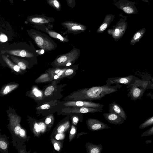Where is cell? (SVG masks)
<instances>
[{
  "instance_id": "6da1fadb",
  "label": "cell",
  "mask_w": 153,
  "mask_h": 153,
  "mask_svg": "<svg viewBox=\"0 0 153 153\" xmlns=\"http://www.w3.org/2000/svg\"><path fill=\"white\" fill-rule=\"evenodd\" d=\"M115 91L114 89H104L101 87H94L88 89L75 92L68 96L67 99L68 100H100L107 95Z\"/></svg>"
},
{
  "instance_id": "7a4b0ae2",
  "label": "cell",
  "mask_w": 153,
  "mask_h": 153,
  "mask_svg": "<svg viewBox=\"0 0 153 153\" xmlns=\"http://www.w3.org/2000/svg\"><path fill=\"white\" fill-rule=\"evenodd\" d=\"M29 35L39 48L46 51H50L57 47L56 43L46 34L33 29L27 31Z\"/></svg>"
},
{
  "instance_id": "3957f363",
  "label": "cell",
  "mask_w": 153,
  "mask_h": 153,
  "mask_svg": "<svg viewBox=\"0 0 153 153\" xmlns=\"http://www.w3.org/2000/svg\"><path fill=\"white\" fill-rule=\"evenodd\" d=\"M11 48L7 47V48L3 47L1 50V54H6L19 56L26 58H33L36 57V53L32 48L27 49L23 48Z\"/></svg>"
},
{
  "instance_id": "277c9868",
  "label": "cell",
  "mask_w": 153,
  "mask_h": 153,
  "mask_svg": "<svg viewBox=\"0 0 153 153\" xmlns=\"http://www.w3.org/2000/svg\"><path fill=\"white\" fill-rule=\"evenodd\" d=\"M26 21L33 25L34 27L46 26L51 28L53 27L55 19L53 17L45 16L44 14L35 15L28 16Z\"/></svg>"
},
{
  "instance_id": "5b68a950",
  "label": "cell",
  "mask_w": 153,
  "mask_h": 153,
  "mask_svg": "<svg viewBox=\"0 0 153 153\" xmlns=\"http://www.w3.org/2000/svg\"><path fill=\"white\" fill-rule=\"evenodd\" d=\"M113 4L128 15L137 14L138 10L135 5L136 3L128 0H113Z\"/></svg>"
},
{
  "instance_id": "8992f818",
  "label": "cell",
  "mask_w": 153,
  "mask_h": 153,
  "mask_svg": "<svg viewBox=\"0 0 153 153\" xmlns=\"http://www.w3.org/2000/svg\"><path fill=\"white\" fill-rule=\"evenodd\" d=\"M146 84H142L141 86L137 84H133L127 95L128 97H130L131 100L134 101L137 99L141 100V98L146 90Z\"/></svg>"
},
{
  "instance_id": "52a82bcc",
  "label": "cell",
  "mask_w": 153,
  "mask_h": 153,
  "mask_svg": "<svg viewBox=\"0 0 153 153\" xmlns=\"http://www.w3.org/2000/svg\"><path fill=\"white\" fill-rule=\"evenodd\" d=\"M67 107H83L93 108H102L104 105L98 103L85 100H68L63 104Z\"/></svg>"
},
{
  "instance_id": "ba28073f",
  "label": "cell",
  "mask_w": 153,
  "mask_h": 153,
  "mask_svg": "<svg viewBox=\"0 0 153 153\" xmlns=\"http://www.w3.org/2000/svg\"><path fill=\"white\" fill-rule=\"evenodd\" d=\"M66 112L71 114H74L93 113L102 111V108H93L83 107H67Z\"/></svg>"
},
{
  "instance_id": "9c48e42d",
  "label": "cell",
  "mask_w": 153,
  "mask_h": 153,
  "mask_svg": "<svg viewBox=\"0 0 153 153\" xmlns=\"http://www.w3.org/2000/svg\"><path fill=\"white\" fill-rule=\"evenodd\" d=\"M86 124L88 129L92 131H97L108 129L111 127L99 120L90 118L86 120Z\"/></svg>"
},
{
  "instance_id": "30bf717a",
  "label": "cell",
  "mask_w": 153,
  "mask_h": 153,
  "mask_svg": "<svg viewBox=\"0 0 153 153\" xmlns=\"http://www.w3.org/2000/svg\"><path fill=\"white\" fill-rule=\"evenodd\" d=\"M104 118L108 122L114 125H120L125 122V120L117 114L109 112L103 114Z\"/></svg>"
},
{
  "instance_id": "8fae6325",
  "label": "cell",
  "mask_w": 153,
  "mask_h": 153,
  "mask_svg": "<svg viewBox=\"0 0 153 153\" xmlns=\"http://www.w3.org/2000/svg\"><path fill=\"white\" fill-rule=\"evenodd\" d=\"M108 111L115 113L123 118L125 120L127 119V116L123 108L119 104L114 102L109 105Z\"/></svg>"
},
{
  "instance_id": "7c38bea8",
  "label": "cell",
  "mask_w": 153,
  "mask_h": 153,
  "mask_svg": "<svg viewBox=\"0 0 153 153\" xmlns=\"http://www.w3.org/2000/svg\"><path fill=\"white\" fill-rule=\"evenodd\" d=\"M3 61L15 73L22 74V72L19 67L15 63L11 60L9 57V55L1 54Z\"/></svg>"
},
{
  "instance_id": "4fadbf2b",
  "label": "cell",
  "mask_w": 153,
  "mask_h": 153,
  "mask_svg": "<svg viewBox=\"0 0 153 153\" xmlns=\"http://www.w3.org/2000/svg\"><path fill=\"white\" fill-rule=\"evenodd\" d=\"M9 57L13 62L15 63L20 68L22 71H25L29 68V62L24 59H21L16 56L9 55Z\"/></svg>"
},
{
  "instance_id": "5bb4252c",
  "label": "cell",
  "mask_w": 153,
  "mask_h": 153,
  "mask_svg": "<svg viewBox=\"0 0 153 153\" xmlns=\"http://www.w3.org/2000/svg\"><path fill=\"white\" fill-rule=\"evenodd\" d=\"M61 25L67 28L68 30H80L85 28L83 25L71 21H65L62 23Z\"/></svg>"
},
{
  "instance_id": "9a60e30c",
  "label": "cell",
  "mask_w": 153,
  "mask_h": 153,
  "mask_svg": "<svg viewBox=\"0 0 153 153\" xmlns=\"http://www.w3.org/2000/svg\"><path fill=\"white\" fill-rule=\"evenodd\" d=\"M85 146L88 153H101L103 149L102 146L101 144L96 145L88 142Z\"/></svg>"
},
{
  "instance_id": "2e32d148",
  "label": "cell",
  "mask_w": 153,
  "mask_h": 153,
  "mask_svg": "<svg viewBox=\"0 0 153 153\" xmlns=\"http://www.w3.org/2000/svg\"><path fill=\"white\" fill-rule=\"evenodd\" d=\"M115 16L112 14H107L103 20V22L99 27V30L103 31L114 20Z\"/></svg>"
},
{
  "instance_id": "e0dca14e",
  "label": "cell",
  "mask_w": 153,
  "mask_h": 153,
  "mask_svg": "<svg viewBox=\"0 0 153 153\" xmlns=\"http://www.w3.org/2000/svg\"><path fill=\"white\" fill-rule=\"evenodd\" d=\"M146 31L145 28H143L137 31L132 36L130 41L131 45H134L142 38Z\"/></svg>"
},
{
  "instance_id": "ac0fdd59",
  "label": "cell",
  "mask_w": 153,
  "mask_h": 153,
  "mask_svg": "<svg viewBox=\"0 0 153 153\" xmlns=\"http://www.w3.org/2000/svg\"><path fill=\"white\" fill-rule=\"evenodd\" d=\"M51 74L48 72H45L41 75L35 81V83H42L53 82L54 81Z\"/></svg>"
},
{
  "instance_id": "d6986e66",
  "label": "cell",
  "mask_w": 153,
  "mask_h": 153,
  "mask_svg": "<svg viewBox=\"0 0 153 153\" xmlns=\"http://www.w3.org/2000/svg\"><path fill=\"white\" fill-rule=\"evenodd\" d=\"M17 83H10L4 85L1 90L2 93L6 95L16 88L19 86Z\"/></svg>"
},
{
  "instance_id": "ffe728a7",
  "label": "cell",
  "mask_w": 153,
  "mask_h": 153,
  "mask_svg": "<svg viewBox=\"0 0 153 153\" xmlns=\"http://www.w3.org/2000/svg\"><path fill=\"white\" fill-rule=\"evenodd\" d=\"M70 115H71L72 124L76 126L79 122H82L83 119L82 114H74Z\"/></svg>"
},
{
  "instance_id": "44dd1931",
  "label": "cell",
  "mask_w": 153,
  "mask_h": 153,
  "mask_svg": "<svg viewBox=\"0 0 153 153\" xmlns=\"http://www.w3.org/2000/svg\"><path fill=\"white\" fill-rule=\"evenodd\" d=\"M70 126V120H67L59 126L57 129V132L59 133H62L68 130Z\"/></svg>"
},
{
  "instance_id": "7402d4cb",
  "label": "cell",
  "mask_w": 153,
  "mask_h": 153,
  "mask_svg": "<svg viewBox=\"0 0 153 153\" xmlns=\"http://www.w3.org/2000/svg\"><path fill=\"white\" fill-rule=\"evenodd\" d=\"M47 3L57 11H60L61 9L60 2L58 0H47Z\"/></svg>"
},
{
  "instance_id": "603a6c76",
  "label": "cell",
  "mask_w": 153,
  "mask_h": 153,
  "mask_svg": "<svg viewBox=\"0 0 153 153\" xmlns=\"http://www.w3.org/2000/svg\"><path fill=\"white\" fill-rule=\"evenodd\" d=\"M153 125V116L146 119L139 126L140 129H142Z\"/></svg>"
},
{
  "instance_id": "cb8c5ba5",
  "label": "cell",
  "mask_w": 153,
  "mask_h": 153,
  "mask_svg": "<svg viewBox=\"0 0 153 153\" xmlns=\"http://www.w3.org/2000/svg\"><path fill=\"white\" fill-rule=\"evenodd\" d=\"M77 129L76 126L72 124L69 135V141H71L74 138L77 134Z\"/></svg>"
},
{
  "instance_id": "d4e9b609",
  "label": "cell",
  "mask_w": 153,
  "mask_h": 153,
  "mask_svg": "<svg viewBox=\"0 0 153 153\" xmlns=\"http://www.w3.org/2000/svg\"><path fill=\"white\" fill-rule=\"evenodd\" d=\"M54 88L53 85L48 86L45 89L44 94L45 96L50 95L54 91Z\"/></svg>"
},
{
  "instance_id": "484cf974",
  "label": "cell",
  "mask_w": 153,
  "mask_h": 153,
  "mask_svg": "<svg viewBox=\"0 0 153 153\" xmlns=\"http://www.w3.org/2000/svg\"><path fill=\"white\" fill-rule=\"evenodd\" d=\"M153 135V126L149 129L143 133L141 134L142 137H146Z\"/></svg>"
},
{
  "instance_id": "4316f807",
  "label": "cell",
  "mask_w": 153,
  "mask_h": 153,
  "mask_svg": "<svg viewBox=\"0 0 153 153\" xmlns=\"http://www.w3.org/2000/svg\"><path fill=\"white\" fill-rule=\"evenodd\" d=\"M68 6L71 8H74L76 5L75 0H66Z\"/></svg>"
},
{
  "instance_id": "83f0119b",
  "label": "cell",
  "mask_w": 153,
  "mask_h": 153,
  "mask_svg": "<svg viewBox=\"0 0 153 153\" xmlns=\"http://www.w3.org/2000/svg\"><path fill=\"white\" fill-rule=\"evenodd\" d=\"M7 36L3 33H1L0 36V40L1 42H5L7 41Z\"/></svg>"
},
{
  "instance_id": "f1b7e54d",
  "label": "cell",
  "mask_w": 153,
  "mask_h": 153,
  "mask_svg": "<svg viewBox=\"0 0 153 153\" xmlns=\"http://www.w3.org/2000/svg\"><path fill=\"white\" fill-rule=\"evenodd\" d=\"M33 92L34 95L36 97L40 96L42 95V93L40 91L38 90L36 88H34L33 89Z\"/></svg>"
},
{
  "instance_id": "f546056e",
  "label": "cell",
  "mask_w": 153,
  "mask_h": 153,
  "mask_svg": "<svg viewBox=\"0 0 153 153\" xmlns=\"http://www.w3.org/2000/svg\"><path fill=\"white\" fill-rule=\"evenodd\" d=\"M0 147L3 149H5L7 147V143L3 141H0Z\"/></svg>"
},
{
  "instance_id": "4dcf8cb0",
  "label": "cell",
  "mask_w": 153,
  "mask_h": 153,
  "mask_svg": "<svg viewBox=\"0 0 153 153\" xmlns=\"http://www.w3.org/2000/svg\"><path fill=\"white\" fill-rule=\"evenodd\" d=\"M56 139L57 140H62L65 137V135L62 133H59L56 136Z\"/></svg>"
},
{
  "instance_id": "1f68e13d",
  "label": "cell",
  "mask_w": 153,
  "mask_h": 153,
  "mask_svg": "<svg viewBox=\"0 0 153 153\" xmlns=\"http://www.w3.org/2000/svg\"><path fill=\"white\" fill-rule=\"evenodd\" d=\"M73 72V70L70 69H67L65 72V75L68 76L72 74Z\"/></svg>"
},
{
  "instance_id": "d6a6232c",
  "label": "cell",
  "mask_w": 153,
  "mask_h": 153,
  "mask_svg": "<svg viewBox=\"0 0 153 153\" xmlns=\"http://www.w3.org/2000/svg\"><path fill=\"white\" fill-rule=\"evenodd\" d=\"M39 125L40 128V131L43 132L45 129V126L44 124L42 123H39Z\"/></svg>"
},
{
  "instance_id": "836d02e7",
  "label": "cell",
  "mask_w": 153,
  "mask_h": 153,
  "mask_svg": "<svg viewBox=\"0 0 153 153\" xmlns=\"http://www.w3.org/2000/svg\"><path fill=\"white\" fill-rule=\"evenodd\" d=\"M21 128L19 126H16L14 128V132L16 134H19Z\"/></svg>"
},
{
  "instance_id": "e575fe53",
  "label": "cell",
  "mask_w": 153,
  "mask_h": 153,
  "mask_svg": "<svg viewBox=\"0 0 153 153\" xmlns=\"http://www.w3.org/2000/svg\"><path fill=\"white\" fill-rule=\"evenodd\" d=\"M34 128L35 131L37 132H39L40 131V128L39 124L35 123L34 125Z\"/></svg>"
},
{
  "instance_id": "d590c367",
  "label": "cell",
  "mask_w": 153,
  "mask_h": 153,
  "mask_svg": "<svg viewBox=\"0 0 153 153\" xmlns=\"http://www.w3.org/2000/svg\"><path fill=\"white\" fill-rule=\"evenodd\" d=\"M50 105L47 104H44L41 106V108L42 109H45L49 108H50Z\"/></svg>"
},
{
  "instance_id": "8d00e7d4",
  "label": "cell",
  "mask_w": 153,
  "mask_h": 153,
  "mask_svg": "<svg viewBox=\"0 0 153 153\" xmlns=\"http://www.w3.org/2000/svg\"><path fill=\"white\" fill-rule=\"evenodd\" d=\"M53 146L55 150L59 151L60 149V147L57 143H55L53 144Z\"/></svg>"
},
{
  "instance_id": "74e56055",
  "label": "cell",
  "mask_w": 153,
  "mask_h": 153,
  "mask_svg": "<svg viewBox=\"0 0 153 153\" xmlns=\"http://www.w3.org/2000/svg\"><path fill=\"white\" fill-rule=\"evenodd\" d=\"M19 134L21 137H24L25 134V131L23 129H21Z\"/></svg>"
},
{
  "instance_id": "f35d334b",
  "label": "cell",
  "mask_w": 153,
  "mask_h": 153,
  "mask_svg": "<svg viewBox=\"0 0 153 153\" xmlns=\"http://www.w3.org/2000/svg\"><path fill=\"white\" fill-rule=\"evenodd\" d=\"M51 119L49 118H47L45 120V123L47 124H48L51 122Z\"/></svg>"
},
{
  "instance_id": "ab89813d",
  "label": "cell",
  "mask_w": 153,
  "mask_h": 153,
  "mask_svg": "<svg viewBox=\"0 0 153 153\" xmlns=\"http://www.w3.org/2000/svg\"><path fill=\"white\" fill-rule=\"evenodd\" d=\"M148 96H149L150 97V98L152 100H153V94H150L149 93V94L147 95Z\"/></svg>"
},
{
  "instance_id": "60d3db41",
  "label": "cell",
  "mask_w": 153,
  "mask_h": 153,
  "mask_svg": "<svg viewBox=\"0 0 153 153\" xmlns=\"http://www.w3.org/2000/svg\"><path fill=\"white\" fill-rule=\"evenodd\" d=\"M71 65V63L70 62H68V63L66 65L67 66H70V65Z\"/></svg>"
},
{
  "instance_id": "b9f144b4",
  "label": "cell",
  "mask_w": 153,
  "mask_h": 153,
  "mask_svg": "<svg viewBox=\"0 0 153 153\" xmlns=\"http://www.w3.org/2000/svg\"><path fill=\"white\" fill-rule=\"evenodd\" d=\"M9 1H10V3L12 4H13V0H9Z\"/></svg>"
},
{
  "instance_id": "7bdbcfd3",
  "label": "cell",
  "mask_w": 153,
  "mask_h": 153,
  "mask_svg": "<svg viewBox=\"0 0 153 153\" xmlns=\"http://www.w3.org/2000/svg\"><path fill=\"white\" fill-rule=\"evenodd\" d=\"M151 81L152 82H153V77L152 78V79Z\"/></svg>"
}]
</instances>
